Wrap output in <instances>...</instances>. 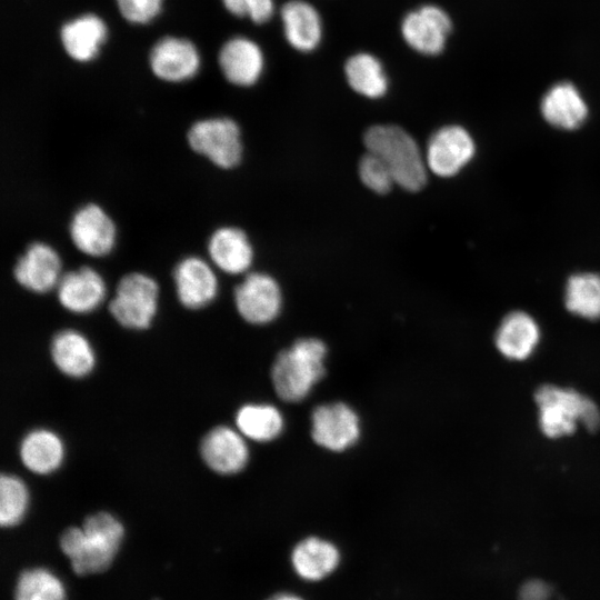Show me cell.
Returning a JSON list of instances; mask_svg holds the SVG:
<instances>
[{
  "mask_svg": "<svg viewBox=\"0 0 600 600\" xmlns=\"http://www.w3.org/2000/svg\"><path fill=\"white\" fill-rule=\"evenodd\" d=\"M121 522L108 512L86 518L81 528H68L60 538V547L70 559L77 574L106 570L112 562L123 538Z\"/></svg>",
  "mask_w": 600,
  "mask_h": 600,
  "instance_id": "obj_1",
  "label": "cell"
},
{
  "mask_svg": "<svg viewBox=\"0 0 600 600\" xmlns=\"http://www.w3.org/2000/svg\"><path fill=\"white\" fill-rule=\"evenodd\" d=\"M368 152L389 168L396 184L418 191L427 182V162L413 137L396 124H374L363 136Z\"/></svg>",
  "mask_w": 600,
  "mask_h": 600,
  "instance_id": "obj_2",
  "label": "cell"
},
{
  "mask_svg": "<svg viewBox=\"0 0 600 600\" xmlns=\"http://www.w3.org/2000/svg\"><path fill=\"white\" fill-rule=\"evenodd\" d=\"M327 349L322 341L306 338L281 351L271 369L277 394L286 401L304 399L324 374Z\"/></svg>",
  "mask_w": 600,
  "mask_h": 600,
  "instance_id": "obj_3",
  "label": "cell"
},
{
  "mask_svg": "<svg viewBox=\"0 0 600 600\" xmlns=\"http://www.w3.org/2000/svg\"><path fill=\"white\" fill-rule=\"evenodd\" d=\"M536 401L540 428L547 437L570 434L578 421L591 431L600 428V412L596 403L578 391L546 384L536 392Z\"/></svg>",
  "mask_w": 600,
  "mask_h": 600,
  "instance_id": "obj_4",
  "label": "cell"
},
{
  "mask_svg": "<svg viewBox=\"0 0 600 600\" xmlns=\"http://www.w3.org/2000/svg\"><path fill=\"white\" fill-rule=\"evenodd\" d=\"M159 287L153 278L131 272L118 282L109 310L117 322L129 329L148 328L158 309Z\"/></svg>",
  "mask_w": 600,
  "mask_h": 600,
  "instance_id": "obj_5",
  "label": "cell"
},
{
  "mask_svg": "<svg viewBox=\"0 0 600 600\" xmlns=\"http://www.w3.org/2000/svg\"><path fill=\"white\" fill-rule=\"evenodd\" d=\"M190 148L222 169L236 167L242 156L238 123L227 117L196 121L188 130Z\"/></svg>",
  "mask_w": 600,
  "mask_h": 600,
  "instance_id": "obj_6",
  "label": "cell"
},
{
  "mask_svg": "<svg viewBox=\"0 0 600 600\" xmlns=\"http://www.w3.org/2000/svg\"><path fill=\"white\" fill-rule=\"evenodd\" d=\"M399 30L402 41L410 50L423 57H437L447 47L452 20L442 7L424 3L402 17Z\"/></svg>",
  "mask_w": 600,
  "mask_h": 600,
  "instance_id": "obj_7",
  "label": "cell"
},
{
  "mask_svg": "<svg viewBox=\"0 0 600 600\" xmlns=\"http://www.w3.org/2000/svg\"><path fill=\"white\" fill-rule=\"evenodd\" d=\"M474 152V141L463 127L444 126L429 139L427 167L434 174L449 178L461 171L471 161Z\"/></svg>",
  "mask_w": 600,
  "mask_h": 600,
  "instance_id": "obj_8",
  "label": "cell"
},
{
  "mask_svg": "<svg viewBox=\"0 0 600 600\" xmlns=\"http://www.w3.org/2000/svg\"><path fill=\"white\" fill-rule=\"evenodd\" d=\"M218 64L224 79L241 88L257 84L266 71L262 47L247 36H234L224 41L218 52Z\"/></svg>",
  "mask_w": 600,
  "mask_h": 600,
  "instance_id": "obj_9",
  "label": "cell"
},
{
  "mask_svg": "<svg viewBox=\"0 0 600 600\" xmlns=\"http://www.w3.org/2000/svg\"><path fill=\"white\" fill-rule=\"evenodd\" d=\"M149 66L158 79L179 83L197 76L201 67V57L197 46L190 40L166 36L152 46Z\"/></svg>",
  "mask_w": 600,
  "mask_h": 600,
  "instance_id": "obj_10",
  "label": "cell"
},
{
  "mask_svg": "<svg viewBox=\"0 0 600 600\" xmlns=\"http://www.w3.org/2000/svg\"><path fill=\"white\" fill-rule=\"evenodd\" d=\"M279 20L287 44L299 53L319 49L324 23L319 9L308 0H288L279 8Z\"/></svg>",
  "mask_w": 600,
  "mask_h": 600,
  "instance_id": "obj_11",
  "label": "cell"
},
{
  "mask_svg": "<svg viewBox=\"0 0 600 600\" xmlns=\"http://www.w3.org/2000/svg\"><path fill=\"white\" fill-rule=\"evenodd\" d=\"M234 303L239 314L253 324L272 321L280 312L282 297L278 282L266 273L253 272L234 289Z\"/></svg>",
  "mask_w": 600,
  "mask_h": 600,
  "instance_id": "obj_12",
  "label": "cell"
},
{
  "mask_svg": "<svg viewBox=\"0 0 600 600\" xmlns=\"http://www.w3.org/2000/svg\"><path fill=\"white\" fill-rule=\"evenodd\" d=\"M69 232L74 247L90 257L107 256L116 244L114 222L96 203H88L74 212Z\"/></svg>",
  "mask_w": 600,
  "mask_h": 600,
  "instance_id": "obj_13",
  "label": "cell"
},
{
  "mask_svg": "<svg viewBox=\"0 0 600 600\" xmlns=\"http://www.w3.org/2000/svg\"><path fill=\"white\" fill-rule=\"evenodd\" d=\"M62 274L60 256L44 242L31 243L13 268L17 282L36 293H46L56 289Z\"/></svg>",
  "mask_w": 600,
  "mask_h": 600,
  "instance_id": "obj_14",
  "label": "cell"
},
{
  "mask_svg": "<svg viewBox=\"0 0 600 600\" xmlns=\"http://www.w3.org/2000/svg\"><path fill=\"white\" fill-rule=\"evenodd\" d=\"M360 427L356 412L344 403L319 406L312 413V438L319 446L342 451L359 438Z\"/></svg>",
  "mask_w": 600,
  "mask_h": 600,
  "instance_id": "obj_15",
  "label": "cell"
},
{
  "mask_svg": "<svg viewBox=\"0 0 600 600\" xmlns=\"http://www.w3.org/2000/svg\"><path fill=\"white\" fill-rule=\"evenodd\" d=\"M177 297L180 303L192 310L211 303L218 293V280L211 266L200 257L181 259L173 271Z\"/></svg>",
  "mask_w": 600,
  "mask_h": 600,
  "instance_id": "obj_16",
  "label": "cell"
},
{
  "mask_svg": "<svg viewBox=\"0 0 600 600\" xmlns=\"http://www.w3.org/2000/svg\"><path fill=\"white\" fill-rule=\"evenodd\" d=\"M56 289L60 304L73 313L93 311L107 292L101 274L87 266L63 273Z\"/></svg>",
  "mask_w": 600,
  "mask_h": 600,
  "instance_id": "obj_17",
  "label": "cell"
},
{
  "mask_svg": "<svg viewBox=\"0 0 600 600\" xmlns=\"http://www.w3.org/2000/svg\"><path fill=\"white\" fill-rule=\"evenodd\" d=\"M200 452L206 464L221 474L239 472L249 459L242 434L226 426L213 428L204 436Z\"/></svg>",
  "mask_w": 600,
  "mask_h": 600,
  "instance_id": "obj_18",
  "label": "cell"
},
{
  "mask_svg": "<svg viewBox=\"0 0 600 600\" xmlns=\"http://www.w3.org/2000/svg\"><path fill=\"white\" fill-rule=\"evenodd\" d=\"M108 38V26L94 13H83L67 22L60 29V40L64 52L77 62L94 60Z\"/></svg>",
  "mask_w": 600,
  "mask_h": 600,
  "instance_id": "obj_19",
  "label": "cell"
},
{
  "mask_svg": "<svg viewBox=\"0 0 600 600\" xmlns=\"http://www.w3.org/2000/svg\"><path fill=\"white\" fill-rule=\"evenodd\" d=\"M544 120L562 130H574L582 126L588 117V106L571 82L553 84L542 97L540 104Z\"/></svg>",
  "mask_w": 600,
  "mask_h": 600,
  "instance_id": "obj_20",
  "label": "cell"
},
{
  "mask_svg": "<svg viewBox=\"0 0 600 600\" xmlns=\"http://www.w3.org/2000/svg\"><path fill=\"white\" fill-rule=\"evenodd\" d=\"M343 76L349 88L367 99L383 98L390 80L382 60L369 51H356L343 63Z\"/></svg>",
  "mask_w": 600,
  "mask_h": 600,
  "instance_id": "obj_21",
  "label": "cell"
},
{
  "mask_svg": "<svg viewBox=\"0 0 600 600\" xmlns=\"http://www.w3.org/2000/svg\"><path fill=\"white\" fill-rule=\"evenodd\" d=\"M208 253L212 263L229 274L246 272L253 260V249L247 234L234 227L213 231L208 241Z\"/></svg>",
  "mask_w": 600,
  "mask_h": 600,
  "instance_id": "obj_22",
  "label": "cell"
},
{
  "mask_svg": "<svg viewBox=\"0 0 600 600\" xmlns=\"http://www.w3.org/2000/svg\"><path fill=\"white\" fill-rule=\"evenodd\" d=\"M290 560L294 572L301 579L320 581L338 568L340 551L328 540L309 537L296 544Z\"/></svg>",
  "mask_w": 600,
  "mask_h": 600,
  "instance_id": "obj_23",
  "label": "cell"
},
{
  "mask_svg": "<svg viewBox=\"0 0 600 600\" xmlns=\"http://www.w3.org/2000/svg\"><path fill=\"white\" fill-rule=\"evenodd\" d=\"M539 339L540 330L534 319L526 312L513 311L500 323L496 346L506 358L523 360L533 352Z\"/></svg>",
  "mask_w": 600,
  "mask_h": 600,
  "instance_id": "obj_24",
  "label": "cell"
},
{
  "mask_svg": "<svg viewBox=\"0 0 600 600\" xmlns=\"http://www.w3.org/2000/svg\"><path fill=\"white\" fill-rule=\"evenodd\" d=\"M50 350L56 367L69 377L82 378L94 367L96 358L90 342L76 330L59 331L52 339Z\"/></svg>",
  "mask_w": 600,
  "mask_h": 600,
  "instance_id": "obj_25",
  "label": "cell"
},
{
  "mask_svg": "<svg viewBox=\"0 0 600 600\" xmlns=\"http://www.w3.org/2000/svg\"><path fill=\"white\" fill-rule=\"evenodd\" d=\"M19 453L27 469L38 474H48L62 463L64 447L53 431L36 429L24 436Z\"/></svg>",
  "mask_w": 600,
  "mask_h": 600,
  "instance_id": "obj_26",
  "label": "cell"
},
{
  "mask_svg": "<svg viewBox=\"0 0 600 600\" xmlns=\"http://www.w3.org/2000/svg\"><path fill=\"white\" fill-rule=\"evenodd\" d=\"M236 424L242 436L254 441L266 442L280 434L283 419L280 411L273 406L250 403L238 410Z\"/></svg>",
  "mask_w": 600,
  "mask_h": 600,
  "instance_id": "obj_27",
  "label": "cell"
},
{
  "mask_svg": "<svg viewBox=\"0 0 600 600\" xmlns=\"http://www.w3.org/2000/svg\"><path fill=\"white\" fill-rule=\"evenodd\" d=\"M564 303L576 316L600 319V274L582 272L571 276L566 286Z\"/></svg>",
  "mask_w": 600,
  "mask_h": 600,
  "instance_id": "obj_28",
  "label": "cell"
},
{
  "mask_svg": "<svg viewBox=\"0 0 600 600\" xmlns=\"http://www.w3.org/2000/svg\"><path fill=\"white\" fill-rule=\"evenodd\" d=\"M14 600H66V590L53 572L44 568H33L20 574Z\"/></svg>",
  "mask_w": 600,
  "mask_h": 600,
  "instance_id": "obj_29",
  "label": "cell"
},
{
  "mask_svg": "<svg viewBox=\"0 0 600 600\" xmlns=\"http://www.w3.org/2000/svg\"><path fill=\"white\" fill-rule=\"evenodd\" d=\"M29 494L23 481L12 474L0 478V523L2 527L18 524L26 514Z\"/></svg>",
  "mask_w": 600,
  "mask_h": 600,
  "instance_id": "obj_30",
  "label": "cell"
},
{
  "mask_svg": "<svg viewBox=\"0 0 600 600\" xmlns=\"http://www.w3.org/2000/svg\"><path fill=\"white\" fill-rule=\"evenodd\" d=\"M359 177L367 188L380 194L390 191L396 183L386 163L371 152L360 159Z\"/></svg>",
  "mask_w": 600,
  "mask_h": 600,
  "instance_id": "obj_31",
  "label": "cell"
},
{
  "mask_svg": "<svg viewBox=\"0 0 600 600\" xmlns=\"http://www.w3.org/2000/svg\"><path fill=\"white\" fill-rule=\"evenodd\" d=\"M224 9L238 19L254 24L269 22L277 13L276 0H221Z\"/></svg>",
  "mask_w": 600,
  "mask_h": 600,
  "instance_id": "obj_32",
  "label": "cell"
},
{
  "mask_svg": "<svg viewBox=\"0 0 600 600\" xmlns=\"http://www.w3.org/2000/svg\"><path fill=\"white\" fill-rule=\"evenodd\" d=\"M122 18L132 24H147L162 10L163 0H116Z\"/></svg>",
  "mask_w": 600,
  "mask_h": 600,
  "instance_id": "obj_33",
  "label": "cell"
},
{
  "mask_svg": "<svg viewBox=\"0 0 600 600\" xmlns=\"http://www.w3.org/2000/svg\"><path fill=\"white\" fill-rule=\"evenodd\" d=\"M550 587L538 579L527 581L519 591V600H548Z\"/></svg>",
  "mask_w": 600,
  "mask_h": 600,
  "instance_id": "obj_34",
  "label": "cell"
},
{
  "mask_svg": "<svg viewBox=\"0 0 600 600\" xmlns=\"http://www.w3.org/2000/svg\"><path fill=\"white\" fill-rule=\"evenodd\" d=\"M267 600H303V599L294 593L280 592V593L273 594Z\"/></svg>",
  "mask_w": 600,
  "mask_h": 600,
  "instance_id": "obj_35",
  "label": "cell"
}]
</instances>
